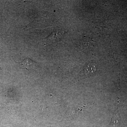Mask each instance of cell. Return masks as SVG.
Wrapping results in <instances>:
<instances>
[{
  "label": "cell",
  "instance_id": "3957f363",
  "mask_svg": "<svg viewBox=\"0 0 127 127\" xmlns=\"http://www.w3.org/2000/svg\"><path fill=\"white\" fill-rule=\"evenodd\" d=\"M96 65L93 63H89L85 66L84 68V73L88 76L93 75L96 70Z\"/></svg>",
  "mask_w": 127,
  "mask_h": 127
},
{
  "label": "cell",
  "instance_id": "7a4b0ae2",
  "mask_svg": "<svg viewBox=\"0 0 127 127\" xmlns=\"http://www.w3.org/2000/svg\"><path fill=\"white\" fill-rule=\"evenodd\" d=\"M20 67L24 69H31L34 68L35 62L29 58H26L21 62L19 63Z\"/></svg>",
  "mask_w": 127,
  "mask_h": 127
},
{
  "label": "cell",
  "instance_id": "277c9868",
  "mask_svg": "<svg viewBox=\"0 0 127 127\" xmlns=\"http://www.w3.org/2000/svg\"><path fill=\"white\" fill-rule=\"evenodd\" d=\"M119 121V118L117 115H114L111 120V123L113 125H115L116 124L118 123Z\"/></svg>",
  "mask_w": 127,
  "mask_h": 127
},
{
  "label": "cell",
  "instance_id": "6da1fadb",
  "mask_svg": "<svg viewBox=\"0 0 127 127\" xmlns=\"http://www.w3.org/2000/svg\"><path fill=\"white\" fill-rule=\"evenodd\" d=\"M64 32L62 31H56L53 32L47 37V41L48 43H55L59 40L64 35Z\"/></svg>",
  "mask_w": 127,
  "mask_h": 127
}]
</instances>
